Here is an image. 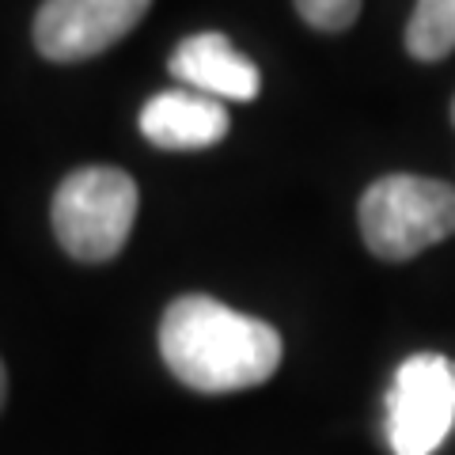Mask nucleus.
<instances>
[{"label": "nucleus", "instance_id": "obj_7", "mask_svg": "<svg viewBox=\"0 0 455 455\" xmlns=\"http://www.w3.org/2000/svg\"><path fill=\"white\" fill-rule=\"evenodd\" d=\"M140 133L167 152L212 148L228 133V110L202 92H160L140 110Z\"/></svg>", "mask_w": 455, "mask_h": 455}, {"label": "nucleus", "instance_id": "obj_6", "mask_svg": "<svg viewBox=\"0 0 455 455\" xmlns=\"http://www.w3.org/2000/svg\"><path fill=\"white\" fill-rule=\"evenodd\" d=\"M167 65L171 76H179L187 88L217 99V103H247L262 92V76L254 61L232 46V38L217 31L182 38Z\"/></svg>", "mask_w": 455, "mask_h": 455}, {"label": "nucleus", "instance_id": "obj_5", "mask_svg": "<svg viewBox=\"0 0 455 455\" xmlns=\"http://www.w3.org/2000/svg\"><path fill=\"white\" fill-rule=\"evenodd\" d=\"M152 0H42L35 16V46L61 65L88 61L110 50L145 20Z\"/></svg>", "mask_w": 455, "mask_h": 455}, {"label": "nucleus", "instance_id": "obj_10", "mask_svg": "<svg viewBox=\"0 0 455 455\" xmlns=\"http://www.w3.org/2000/svg\"><path fill=\"white\" fill-rule=\"evenodd\" d=\"M4 395H8V372H4V364H0V406H4Z\"/></svg>", "mask_w": 455, "mask_h": 455}, {"label": "nucleus", "instance_id": "obj_9", "mask_svg": "<svg viewBox=\"0 0 455 455\" xmlns=\"http://www.w3.org/2000/svg\"><path fill=\"white\" fill-rule=\"evenodd\" d=\"M292 4L315 31H346L361 16V0H292Z\"/></svg>", "mask_w": 455, "mask_h": 455}, {"label": "nucleus", "instance_id": "obj_2", "mask_svg": "<svg viewBox=\"0 0 455 455\" xmlns=\"http://www.w3.org/2000/svg\"><path fill=\"white\" fill-rule=\"evenodd\" d=\"M361 235L383 262H406L455 235V190L440 179L387 175L364 190Z\"/></svg>", "mask_w": 455, "mask_h": 455}, {"label": "nucleus", "instance_id": "obj_4", "mask_svg": "<svg viewBox=\"0 0 455 455\" xmlns=\"http://www.w3.org/2000/svg\"><path fill=\"white\" fill-rule=\"evenodd\" d=\"M455 429V361L414 353L398 364L387 391V448L395 455H433Z\"/></svg>", "mask_w": 455, "mask_h": 455}, {"label": "nucleus", "instance_id": "obj_8", "mask_svg": "<svg viewBox=\"0 0 455 455\" xmlns=\"http://www.w3.org/2000/svg\"><path fill=\"white\" fill-rule=\"evenodd\" d=\"M406 50L418 61H440L455 50V0H418L406 23Z\"/></svg>", "mask_w": 455, "mask_h": 455}, {"label": "nucleus", "instance_id": "obj_3", "mask_svg": "<svg viewBox=\"0 0 455 455\" xmlns=\"http://www.w3.org/2000/svg\"><path fill=\"white\" fill-rule=\"evenodd\" d=\"M137 182L118 167H80L53 194V235L76 262H110L137 220Z\"/></svg>", "mask_w": 455, "mask_h": 455}, {"label": "nucleus", "instance_id": "obj_1", "mask_svg": "<svg viewBox=\"0 0 455 455\" xmlns=\"http://www.w3.org/2000/svg\"><path fill=\"white\" fill-rule=\"evenodd\" d=\"M160 353L171 376L202 395L259 387L281 364V334L212 296H179L160 319Z\"/></svg>", "mask_w": 455, "mask_h": 455}, {"label": "nucleus", "instance_id": "obj_11", "mask_svg": "<svg viewBox=\"0 0 455 455\" xmlns=\"http://www.w3.org/2000/svg\"><path fill=\"white\" fill-rule=\"evenodd\" d=\"M451 125H455V99H451Z\"/></svg>", "mask_w": 455, "mask_h": 455}]
</instances>
